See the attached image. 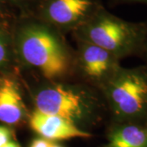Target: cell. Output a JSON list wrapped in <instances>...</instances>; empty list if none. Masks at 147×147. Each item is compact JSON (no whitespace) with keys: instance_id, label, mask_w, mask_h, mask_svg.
<instances>
[{"instance_id":"obj_1","label":"cell","mask_w":147,"mask_h":147,"mask_svg":"<svg viewBox=\"0 0 147 147\" xmlns=\"http://www.w3.org/2000/svg\"><path fill=\"white\" fill-rule=\"evenodd\" d=\"M11 36L20 63L46 81L65 80L75 71L74 54L63 34L35 16L20 15Z\"/></svg>"},{"instance_id":"obj_2","label":"cell","mask_w":147,"mask_h":147,"mask_svg":"<svg viewBox=\"0 0 147 147\" xmlns=\"http://www.w3.org/2000/svg\"><path fill=\"white\" fill-rule=\"evenodd\" d=\"M94 88L65 80H45L32 91V100L35 110L61 117L84 129L107 111L100 92Z\"/></svg>"},{"instance_id":"obj_3","label":"cell","mask_w":147,"mask_h":147,"mask_svg":"<svg viewBox=\"0 0 147 147\" xmlns=\"http://www.w3.org/2000/svg\"><path fill=\"white\" fill-rule=\"evenodd\" d=\"M146 30L145 22L125 21L103 7L73 34L76 39L95 44L121 61L142 56Z\"/></svg>"},{"instance_id":"obj_4","label":"cell","mask_w":147,"mask_h":147,"mask_svg":"<svg viewBox=\"0 0 147 147\" xmlns=\"http://www.w3.org/2000/svg\"><path fill=\"white\" fill-rule=\"evenodd\" d=\"M112 123H144L147 116V66L119 69L99 90Z\"/></svg>"},{"instance_id":"obj_5","label":"cell","mask_w":147,"mask_h":147,"mask_svg":"<svg viewBox=\"0 0 147 147\" xmlns=\"http://www.w3.org/2000/svg\"><path fill=\"white\" fill-rule=\"evenodd\" d=\"M103 7L101 0H39L31 15L65 34L74 33Z\"/></svg>"},{"instance_id":"obj_6","label":"cell","mask_w":147,"mask_h":147,"mask_svg":"<svg viewBox=\"0 0 147 147\" xmlns=\"http://www.w3.org/2000/svg\"><path fill=\"white\" fill-rule=\"evenodd\" d=\"M76 40L75 71H78L90 86L100 90L120 68V60L95 44L83 40Z\"/></svg>"},{"instance_id":"obj_7","label":"cell","mask_w":147,"mask_h":147,"mask_svg":"<svg viewBox=\"0 0 147 147\" xmlns=\"http://www.w3.org/2000/svg\"><path fill=\"white\" fill-rule=\"evenodd\" d=\"M31 129L51 142L73 138H89L92 134L61 117L34 110L29 116Z\"/></svg>"},{"instance_id":"obj_8","label":"cell","mask_w":147,"mask_h":147,"mask_svg":"<svg viewBox=\"0 0 147 147\" xmlns=\"http://www.w3.org/2000/svg\"><path fill=\"white\" fill-rule=\"evenodd\" d=\"M26 117V109L18 84L13 79L0 80V122L16 125Z\"/></svg>"},{"instance_id":"obj_9","label":"cell","mask_w":147,"mask_h":147,"mask_svg":"<svg viewBox=\"0 0 147 147\" xmlns=\"http://www.w3.org/2000/svg\"><path fill=\"white\" fill-rule=\"evenodd\" d=\"M105 147H147L144 123H112Z\"/></svg>"},{"instance_id":"obj_10","label":"cell","mask_w":147,"mask_h":147,"mask_svg":"<svg viewBox=\"0 0 147 147\" xmlns=\"http://www.w3.org/2000/svg\"><path fill=\"white\" fill-rule=\"evenodd\" d=\"M12 52H14L12 36L0 27V67L10 62Z\"/></svg>"},{"instance_id":"obj_11","label":"cell","mask_w":147,"mask_h":147,"mask_svg":"<svg viewBox=\"0 0 147 147\" xmlns=\"http://www.w3.org/2000/svg\"><path fill=\"white\" fill-rule=\"evenodd\" d=\"M20 11V15H31L39 0H3Z\"/></svg>"},{"instance_id":"obj_12","label":"cell","mask_w":147,"mask_h":147,"mask_svg":"<svg viewBox=\"0 0 147 147\" xmlns=\"http://www.w3.org/2000/svg\"><path fill=\"white\" fill-rule=\"evenodd\" d=\"M11 137L12 133L10 129L7 127L0 125V147L11 141Z\"/></svg>"},{"instance_id":"obj_13","label":"cell","mask_w":147,"mask_h":147,"mask_svg":"<svg viewBox=\"0 0 147 147\" xmlns=\"http://www.w3.org/2000/svg\"><path fill=\"white\" fill-rule=\"evenodd\" d=\"M53 142H51L47 139L40 137L34 139L31 142L30 147H51Z\"/></svg>"},{"instance_id":"obj_14","label":"cell","mask_w":147,"mask_h":147,"mask_svg":"<svg viewBox=\"0 0 147 147\" xmlns=\"http://www.w3.org/2000/svg\"><path fill=\"white\" fill-rule=\"evenodd\" d=\"M116 3H143L147 4V0H113Z\"/></svg>"},{"instance_id":"obj_15","label":"cell","mask_w":147,"mask_h":147,"mask_svg":"<svg viewBox=\"0 0 147 147\" xmlns=\"http://www.w3.org/2000/svg\"><path fill=\"white\" fill-rule=\"evenodd\" d=\"M146 23V38H145V42H144V47H143V51H142V57H144L145 61H146V65L147 66V21H145Z\"/></svg>"},{"instance_id":"obj_16","label":"cell","mask_w":147,"mask_h":147,"mask_svg":"<svg viewBox=\"0 0 147 147\" xmlns=\"http://www.w3.org/2000/svg\"><path fill=\"white\" fill-rule=\"evenodd\" d=\"M2 147H21L20 145L17 142H14V141H10L9 142H7V144H5L4 146H3Z\"/></svg>"},{"instance_id":"obj_17","label":"cell","mask_w":147,"mask_h":147,"mask_svg":"<svg viewBox=\"0 0 147 147\" xmlns=\"http://www.w3.org/2000/svg\"><path fill=\"white\" fill-rule=\"evenodd\" d=\"M3 2V0H0V19L3 16V6H2Z\"/></svg>"},{"instance_id":"obj_18","label":"cell","mask_w":147,"mask_h":147,"mask_svg":"<svg viewBox=\"0 0 147 147\" xmlns=\"http://www.w3.org/2000/svg\"><path fill=\"white\" fill-rule=\"evenodd\" d=\"M51 147H63L62 146H61V145H59V144H57V143H55V142H53L52 143V146Z\"/></svg>"},{"instance_id":"obj_19","label":"cell","mask_w":147,"mask_h":147,"mask_svg":"<svg viewBox=\"0 0 147 147\" xmlns=\"http://www.w3.org/2000/svg\"><path fill=\"white\" fill-rule=\"evenodd\" d=\"M144 124L147 127V116L146 118V119H145V121H144Z\"/></svg>"}]
</instances>
